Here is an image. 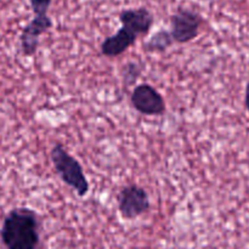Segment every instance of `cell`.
Returning a JSON list of instances; mask_svg holds the SVG:
<instances>
[{"mask_svg": "<svg viewBox=\"0 0 249 249\" xmlns=\"http://www.w3.org/2000/svg\"><path fill=\"white\" fill-rule=\"evenodd\" d=\"M122 26L130 29L138 36H147L153 26V15L146 7L139 9H126L119 14Z\"/></svg>", "mask_w": 249, "mask_h": 249, "instance_id": "7", "label": "cell"}, {"mask_svg": "<svg viewBox=\"0 0 249 249\" xmlns=\"http://www.w3.org/2000/svg\"><path fill=\"white\" fill-rule=\"evenodd\" d=\"M118 209L126 220H133L150 209V197L145 189L135 184L124 186L117 195Z\"/></svg>", "mask_w": 249, "mask_h": 249, "instance_id": "4", "label": "cell"}, {"mask_svg": "<svg viewBox=\"0 0 249 249\" xmlns=\"http://www.w3.org/2000/svg\"><path fill=\"white\" fill-rule=\"evenodd\" d=\"M139 36L130 29L122 26L118 31L112 36H107L101 44V53L107 57H116L122 55L130 46L136 43Z\"/></svg>", "mask_w": 249, "mask_h": 249, "instance_id": "8", "label": "cell"}, {"mask_svg": "<svg viewBox=\"0 0 249 249\" xmlns=\"http://www.w3.org/2000/svg\"><path fill=\"white\" fill-rule=\"evenodd\" d=\"M202 1H206V0H202Z\"/></svg>", "mask_w": 249, "mask_h": 249, "instance_id": "13", "label": "cell"}, {"mask_svg": "<svg viewBox=\"0 0 249 249\" xmlns=\"http://www.w3.org/2000/svg\"><path fill=\"white\" fill-rule=\"evenodd\" d=\"M174 39H173L170 31H160L153 34L145 44H143V50L147 53H163L168 48L173 45Z\"/></svg>", "mask_w": 249, "mask_h": 249, "instance_id": "9", "label": "cell"}, {"mask_svg": "<svg viewBox=\"0 0 249 249\" xmlns=\"http://www.w3.org/2000/svg\"><path fill=\"white\" fill-rule=\"evenodd\" d=\"M53 27V21L48 14L34 15L19 36L21 50L24 56H33L39 45V38Z\"/></svg>", "mask_w": 249, "mask_h": 249, "instance_id": "6", "label": "cell"}, {"mask_svg": "<svg viewBox=\"0 0 249 249\" xmlns=\"http://www.w3.org/2000/svg\"><path fill=\"white\" fill-rule=\"evenodd\" d=\"M201 15L186 7H179L170 17V33L175 43L185 44L194 40L202 26Z\"/></svg>", "mask_w": 249, "mask_h": 249, "instance_id": "3", "label": "cell"}, {"mask_svg": "<svg viewBox=\"0 0 249 249\" xmlns=\"http://www.w3.org/2000/svg\"><path fill=\"white\" fill-rule=\"evenodd\" d=\"M245 101H246V107H247V109L249 111V82H248L247 87H246V97H245Z\"/></svg>", "mask_w": 249, "mask_h": 249, "instance_id": "12", "label": "cell"}, {"mask_svg": "<svg viewBox=\"0 0 249 249\" xmlns=\"http://www.w3.org/2000/svg\"><path fill=\"white\" fill-rule=\"evenodd\" d=\"M51 1L53 0H29L34 15L48 14V10L50 7Z\"/></svg>", "mask_w": 249, "mask_h": 249, "instance_id": "11", "label": "cell"}, {"mask_svg": "<svg viewBox=\"0 0 249 249\" xmlns=\"http://www.w3.org/2000/svg\"><path fill=\"white\" fill-rule=\"evenodd\" d=\"M0 238L6 249H36L39 219L33 209L15 208L7 213L0 229Z\"/></svg>", "mask_w": 249, "mask_h": 249, "instance_id": "1", "label": "cell"}, {"mask_svg": "<svg viewBox=\"0 0 249 249\" xmlns=\"http://www.w3.org/2000/svg\"><path fill=\"white\" fill-rule=\"evenodd\" d=\"M50 158L56 174L61 178V180L71 189L74 190L79 197L87 196L90 187L83 167L65 150L62 143L56 142L53 145V147L51 148Z\"/></svg>", "mask_w": 249, "mask_h": 249, "instance_id": "2", "label": "cell"}, {"mask_svg": "<svg viewBox=\"0 0 249 249\" xmlns=\"http://www.w3.org/2000/svg\"><path fill=\"white\" fill-rule=\"evenodd\" d=\"M142 73V66L136 62H128L124 65L122 77H123V83L126 87H133Z\"/></svg>", "mask_w": 249, "mask_h": 249, "instance_id": "10", "label": "cell"}, {"mask_svg": "<svg viewBox=\"0 0 249 249\" xmlns=\"http://www.w3.org/2000/svg\"><path fill=\"white\" fill-rule=\"evenodd\" d=\"M134 108L145 116H162L165 112V101L162 95L150 84L135 87L130 96Z\"/></svg>", "mask_w": 249, "mask_h": 249, "instance_id": "5", "label": "cell"}]
</instances>
